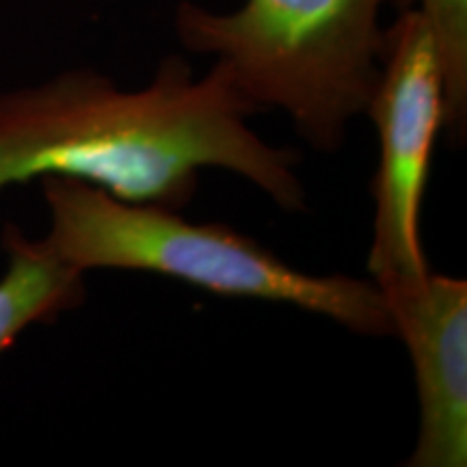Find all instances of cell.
I'll return each mask as SVG.
<instances>
[{"instance_id":"cell-1","label":"cell","mask_w":467,"mask_h":467,"mask_svg":"<svg viewBox=\"0 0 467 467\" xmlns=\"http://www.w3.org/2000/svg\"><path fill=\"white\" fill-rule=\"evenodd\" d=\"M254 113L219 61L197 78L182 57H167L141 89L91 69L58 74L0 93V191L63 175L121 202L180 210L202 169H227L284 210H303L299 156L251 130Z\"/></svg>"},{"instance_id":"cell-2","label":"cell","mask_w":467,"mask_h":467,"mask_svg":"<svg viewBox=\"0 0 467 467\" xmlns=\"http://www.w3.org/2000/svg\"><path fill=\"white\" fill-rule=\"evenodd\" d=\"M42 191L50 208L46 247L76 271L159 273L217 295L290 303L359 336L396 337L375 282L312 275L232 227L191 223L178 210L121 202L83 180L46 175Z\"/></svg>"},{"instance_id":"cell-3","label":"cell","mask_w":467,"mask_h":467,"mask_svg":"<svg viewBox=\"0 0 467 467\" xmlns=\"http://www.w3.org/2000/svg\"><path fill=\"white\" fill-rule=\"evenodd\" d=\"M389 0H244L213 11L182 0L175 33L186 50L214 57L244 100L284 110L314 150L342 148L379 78Z\"/></svg>"},{"instance_id":"cell-4","label":"cell","mask_w":467,"mask_h":467,"mask_svg":"<svg viewBox=\"0 0 467 467\" xmlns=\"http://www.w3.org/2000/svg\"><path fill=\"white\" fill-rule=\"evenodd\" d=\"M366 113L379 130L372 180L375 219L368 271L379 290L405 285L431 271L420 214L431 156L446 126V87L435 37L420 11L407 7L385 28L379 78Z\"/></svg>"},{"instance_id":"cell-5","label":"cell","mask_w":467,"mask_h":467,"mask_svg":"<svg viewBox=\"0 0 467 467\" xmlns=\"http://www.w3.org/2000/svg\"><path fill=\"white\" fill-rule=\"evenodd\" d=\"M416 372L420 433L409 467L467 463V282L429 271L381 290Z\"/></svg>"},{"instance_id":"cell-6","label":"cell","mask_w":467,"mask_h":467,"mask_svg":"<svg viewBox=\"0 0 467 467\" xmlns=\"http://www.w3.org/2000/svg\"><path fill=\"white\" fill-rule=\"evenodd\" d=\"M9 266L0 279V355L33 323H48L85 299V273L63 262L44 241L5 225Z\"/></svg>"},{"instance_id":"cell-7","label":"cell","mask_w":467,"mask_h":467,"mask_svg":"<svg viewBox=\"0 0 467 467\" xmlns=\"http://www.w3.org/2000/svg\"><path fill=\"white\" fill-rule=\"evenodd\" d=\"M424 16L435 37L446 87V130L452 143L465 137L467 121V0H396Z\"/></svg>"}]
</instances>
